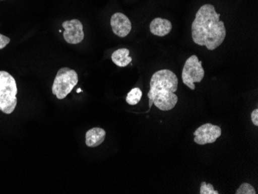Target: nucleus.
I'll return each mask as SVG.
<instances>
[{
    "label": "nucleus",
    "instance_id": "10",
    "mask_svg": "<svg viewBox=\"0 0 258 194\" xmlns=\"http://www.w3.org/2000/svg\"><path fill=\"white\" fill-rule=\"evenodd\" d=\"M105 136H106V132L103 128H91L86 133L85 143L88 147H97L102 144L103 142L105 140Z\"/></svg>",
    "mask_w": 258,
    "mask_h": 194
},
{
    "label": "nucleus",
    "instance_id": "9",
    "mask_svg": "<svg viewBox=\"0 0 258 194\" xmlns=\"http://www.w3.org/2000/svg\"><path fill=\"white\" fill-rule=\"evenodd\" d=\"M149 29L153 35L165 37L168 35L172 30V23L166 19L155 18L151 22Z\"/></svg>",
    "mask_w": 258,
    "mask_h": 194
},
{
    "label": "nucleus",
    "instance_id": "4",
    "mask_svg": "<svg viewBox=\"0 0 258 194\" xmlns=\"http://www.w3.org/2000/svg\"><path fill=\"white\" fill-rule=\"evenodd\" d=\"M78 83V75L75 70L68 68H60L55 77L52 92L58 99H63L72 92Z\"/></svg>",
    "mask_w": 258,
    "mask_h": 194
},
{
    "label": "nucleus",
    "instance_id": "12",
    "mask_svg": "<svg viewBox=\"0 0 258 194\" xmlns=\"http://www.w3.org/2000/svg\"><path fill=\"white\" fill-rule=\"evenodd\" d=\"M143 91L139 88H135L127 93L126 102L130 105H136L142 99Z\"/></svg>",
    "mask_w": 258,
    "mask_h": 194
},
{
    "label": "nucleus",
    "instance_id": "11",
    "mask_svg": "<svg viewBox=\"0 0 258 194\" xmlns=\"http://www.w3.org/2000/svg\"><path fill=\"white\" fill-rule=\"evenodd\" d=\"M129 53L130 52L127 49H118L111 55V60L114 64L120 67V68H124L133 61V58L130 56Z\"/></svg>",
    "mask_w": 258,
    "mask_h": 194
},
{
    "label": "nucleus",
    "instance_id": "1",
    "mask_svg": "<svg viewBox=\"0 0 258 194\" xmlns=\"http://www.w3.org/2000/svg\"><path fill=\"white\" fill-rule=\"evenodd\" d=\"M215 7L205 4L199 9L192 24V38L199 46L214 50L224 43L227 35L224 23L220 19Z\"/></svg>",
    "mask_w": 258,
    "mask_h": 194
},
{
    "label": "nucleus",
    "instance_id": "14",
    "mask_svg": "<svg viewBox=\"0 0 258 194\" xmlns=\"http://www.w3.org/2000/svg\"><path fill=\"white\" fill-rule=\"evenodd\" d=\"M201 194H219L217 190H215L214 186L210 183H207L206 182H201V189H200Z\"/></svg>",
    "mask_w": 258,
    "mask_h": 194
},
{
    "label": "nucleus",
    "instance_id": "6",
    "mask_svg": "<svg viewBox=\"0 0 258 194\" xmlns=\"http://www.w3.org/2000/svg\"><path fill=\"white\" fill-rule=\"evenodd\" d=\"M221 134L222 130L220 126L211 123H206L194 132V142L201 146L211 144L215 143Z\"/></svg>",
    "mask_w": 258,
    "mask_h": 194
},
{
    "label": "nucleus",
    "instance_id": "2",
    "mask_svg": "<svg viewBox=\"0 0 258 194\" xmlns=\"http://www.w3.org/2000/svg\"><path fill=\"white\" fill-rule=\"evenodd\" d=\"M178 78L175 73L168 69L155 72L150 81V90L148 93L149 109L154 104L161 111H170L177 104Z\"/></svg>",
    "mask_w": 258,
    "mask_h": 194
},
{
    "label": "nucleus",
    "instance_id": "16",
    "mask_svg": "<svg viewBox=\"0 0 258 194\" xmlns=\"http://www.w3.org/2000/svg\"><path fill=\"white\" fill-rule=\"evenodd\" d=\"M251 121L252 123L254 124L255 126H258V109L253 110L251 113Z\"/></svg>",
    "mask_w": 258,
    "mask_h": 194
},
{
    "label": "nucleus",
    "instance_id": "17",
    "mask_svg": "<svg viewBox=\"0 0 258 194\" xmlns=\"http://www.w3.org/2000/svg\"><path fill=\"white\" fill-rule=\"evenodd\" d=\"M80 91H81H81H82V90H81V89H78V91H77V92H78V93H79Z\"/></svg>",
    "mask_w": 258,
    "mask_h": 194
},
{
    "label": "nucleus",
    "instance_id": "15",
    "mask_svg": "<svg viewBox=\"0 0 258 194\" xmlns=\"http://www.w3.org/2000/svg\"><path fill=\"white\" fill-rule=\"evenodd\" d=\"M10 42V39L6 36L0 34V50L4 49V47H7V45L9 44Z\"/></svg>",
    "mask_w": 258,
    "mask_h": 194
},
{
    "label": "nucleus",
    "instance_id": "13",
    "mask_svg": "<svg viewBox=\"0 0 258 194\" xmlns=\"http://www.w3.org/2000/svg\"><path fill=\"white\" fill-rule=\"evenodd\" d=\"M236 194H256V190L250 183L244 182L240 185V187L237 189Z\"/></svg>",
    "mask_w": 258,
    "mask_h": 194
},
{
    "label": "nucleus",
    "instance_id": "3",
    "mask_svg": "<svg viewBox=\"0 0 258 194\" xmlns=\"http://www.w3.org/2000/svg\"><path fill=\"white\" fill-rule=\"evenodd\" d=\"M17 82L8 72H0V111L11 114L17 105Z\"/></svg>",
    "mask_w": 258,
    "mask_h": 194
},
{
    "label": "nucleus",
    "instance_id": "5",
    "mask_svg": "<svg viewBox=\"0 0 258 194\" xmlns=\"http://www.w3.org/2000/svg\"><path fill=\"white\" fill-rule=\"evenodd\" d=\"M205 76V71L202 66V62L198 56L192 55L185 60L182 72V79L184 85L191 90H195L194 83H201Z\"/></svg>",
    "mask_w": 258,
    "mask_h": 194
},
{
    "label": "nucleus",
    "instance_id": "7",
    "mask_svg": "<svg viewBox=\"0 0 258 194\" xmlns=\"http://www.w3.org/2000/svg\"><path fill=\"white\" fill-rule=\"evenodd\" d=\"M62 27L64 29L63 38L70 44H78L85 38L83 25L78 20H68L63 22Z\"/></svg>",
    "mask_w": 258,
    "mask_h": 194
},
{
    "label": "nucleus",
    "instance_id": "8",
    "mask_svg": "<svg viewBox=\"0 0 258 194\" xmlns=\"http://www.w3.org/2000/svg\"><path fill=\"white\" fill-rule=\"evenodd\" d=\"M111 26L113 33L118 37H127L132 30V23L124 14L116 13L111 18Z\"/></svg>",
    "mask_w": 258,
    "mask_h": 194
}]
</instances>
